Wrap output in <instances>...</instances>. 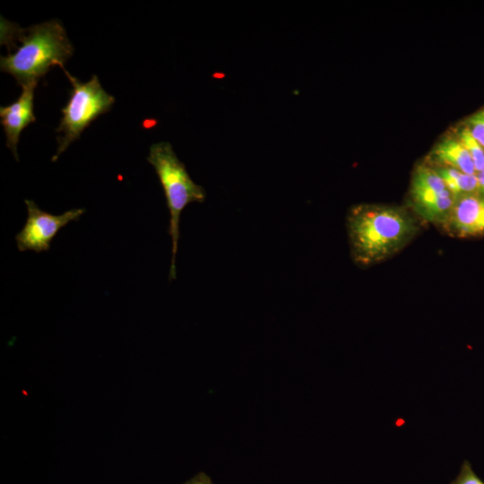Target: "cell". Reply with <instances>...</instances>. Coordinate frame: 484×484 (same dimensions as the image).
<instances>
[{
    "mask_svg": "<svg viewBox=\"0 0 484 484\" xmlns=\"http://www.w3.org/2000/svg\"><path fill=\"white\" fill-rule=\"evenodd\" d=\"M416 229L413 219L396 207L359 204L347 217L351 255L360 264L392 255L414 236Z\"/></svg>",
    "mask_w": 484,
    "mask_h": 484,
    "instance_id": "obj_1",
    "label": "cell"
},
{
    "mask_svg": "<svg viewBox=\"0 0 484 484\" xmlns=\"http://www.w3.org/2000/svg\"><path fill=\"white\" fill-rule=\"evenodd\" d=\"M4 33L18 39L21 45L14 52L0 57V68L13 75L21 86L38 83L55 65L64 70L73 53L66 31L57 19L25 29L14 26L12 32Z\"/></svg>",
    "mask_w": 484,
    "mask_h": 484,
    "instance_id": "obj_2",
    "label": "cell"
},
{
    "mask_svg": "<svg viewBox=\"0 0 484 484\" xmlns=\"http://www.w3.org/2000/svg\"><path fill=\"white\" fill-rule=\"evenodd\" d=\"M147 161L159 177L169 211V234L172 240V255L169 281L176 279V256L179 240V221L183 210L191 203H203L206 193L203 187L190 177L185 164L177 158L169 142L153 143Z\"/></svg>",
    "mask_w": 484,
    "mask_h": 484,
    "instance_id": "obj_3",
    "label": "cell"
},
{
    "mask_svg": "<svg viewBox=\"0 0 484 484\" xmlns=\"http://www.w3.org/2000/svg\"><path fill=\"white\" fill-rule=\"evenodd\" d=\"M65 73L72 84L70 98L62 108V118L56 132L63 135L57 138L58 147L52 157L55 162L68 146L79 139L81 134L99 116L108 112L115 103V97L101 86L99 77L82 82L65 69Z\"/></svg>",
    "mask_w": 484,
    "mask_h": 484,
    "instance_id": "obj_4",
    "label": "cell"
},
{
    "mask_svg": "<svg viewBox=\"0 0 484 484\" xmlns=\"http://www.w3.org/2000/svg\"><path fill=\"white\" fill-rule=\"evenodd\" d=\"M411 198L416 212L425 220L444 225L452 211L454 196L436 169L421 164L412 176Z\"/></svg>",
    "mask_w": 484,
    "mask_h": 484,
    "instance_id": "obj_5",
    "label": "cell"
},
{
    "mask_svg": "<svg viewBox=\"0 0 484 484\" xmlns=\"http://www.w3.org/2000/svg\"><path fill=\"white\" fill-rule=\"evenodd\" d=\"M27 220L22 230L15 236L18 250L36 253L47 252L58 231L71 221L79 220L85 209L78 208L54 215L41 210L34 201L25 200Z\"/></svg>",
    "mask_w": 484,
    "mask_h": 484,
    "instance_id": "obj_6",
    "label": "cell"
},
{
    "mask_svg": "<svg viewBox=\"0 0 484 484\" xmlns=\"http://www.w3.org/2000/svg\"><path fill=\"white\" fill-rule=\"evenodd\" d=\"M451 235L459 238L484 234V195L462 194L454 197L450 215L443 225Z\"/></svg>",
    "mask_w": 484,
    "mask_h": 484,
    "instance_id": "obj_7",
    "label": "cell"
},
{
    "mask_svg": "<svg viewBox=\"0 0 484 484\" xmlns=\"http://www.w3.org/2000/svg\"><path fill=\"white\" fill-rule=\"evenodd\" d=\"M38 83L22 85L20 97L8 106L0 108L1 125L6 137V146L19 160L17 145L22 132L36 121L34 115V91Z\"/></svg>",
    "mask_w": 484,
    "mask_h": 484,
    "instance_id": "obj_8",
    "label": "cell"
},
{
    "mask_svg": "<svg viewBox=\"0 0 484 484\" xmlns=\"http://www.w3.org/2000/svg\"><path fill=\"white\" fill-rule=\"evenodd\" d=\"M432 156L441 167L457 169L468 175H476L473 160L458 139L446 137L434 148Z\"/></svg>",
    "mask_w": 484,
    "mask_h": 484,
    "instance_id": "obj_9",
    "label": "cell"
},
{
    "mask_svg": "<svg viewBox=\"0 0 484 484\" xmlns=\"http://www.w3.org/2000/svg\"><path fill=\"white\" fill-rule=\"evenodd\" d=\"M436 172L454 197L462 194L480 193L476 175H468L447 167H441Z\"/></svg>",
    "mask_w": 484,
    "mask_h": 484,
    "instance_id": "obj_10",
    "label": "cell"
},
{
    "mask_svg": "<svg viewBox=\"0 0 484 484\" xmlns=\"http://www.w3.org/2000/svg\"><path fill=\"white\" fill-rule=\"evenodd\" d=\"M457 139L460 141V143L464 146V148L468 151L470 153L474 167L476 169V172H480L484 169V149L480 146V144L474 139V137L471 135L469 129L462 125L456 131Z\"/></svg>",
    "mask_w": 484,
    "mask_h": 484,
    "instance_id": "obj_11",
    "label": "cell"
},
{
    "mask_svg": "<svg viewBox=\"0 0 484 484\" xmlns=\"http://www.w3.org/2000/svg\"><path fill=\"white\" fill-rule=\"evenodd\" d=\"M464 125L484 149V108L468 117Z\"/></svg>",
    "mask_w": 484,
    "mask_h": 484,
    "instance_id": "obj_12",
    "label": "cell"
},
{
    "mask_svg": "<svg viewBox=\"0 0 484 484\" xmlns=\"http://www.w3.org/2000/svg\"><path fill=\"white\" fill-rule=\"evenodd\" d=\"M450 484H484V481L476 475L471 463L464 461L458 476Z\"/></svg>",
    "mask_w": 484,
    "mask_h": 484,
    "instance_id": "obj_13",
    "label": "cell"
},
{
    "mask_svg": "<svg viewBox=\"0 0 484 484\" xmlns=\"http://www.w3.org/2000/svg\"><path fill=\"white\" fill-rule=\"evenodd\" d=\"M184 484H212V481L206 473L199 472Z\"/></svg>",
    "mask_w": 484,
    "mask_h": 484,
    "instance_id": "obj_14",
    "label": "cell"
},
{
    "mask_svg": "<svg viewBox=\"0 0 484 484\" xmlns=\"http://www.w3.org/2000/svg\"><path fill=\"white\" fill-rule=\"evenodd\" d=\"M479 181L480 193L484 195V169L476 174Z\"/></svg>",
    "mask_w": 484,
    "mask_h": 484,
    "instance_id": "obj_15",
    "label": "cell"
}]
</instances>
